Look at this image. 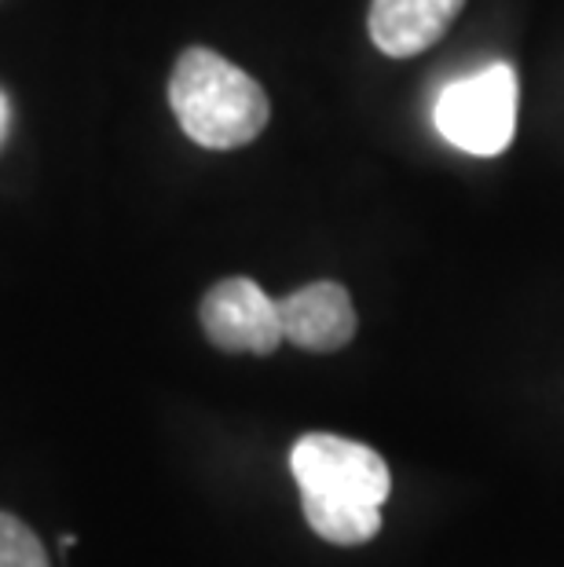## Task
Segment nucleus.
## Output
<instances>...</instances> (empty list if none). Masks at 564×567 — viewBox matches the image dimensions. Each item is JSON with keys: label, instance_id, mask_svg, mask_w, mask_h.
<instances>
[{"label": "nucleus", "instance_id": "nucleus-1", "mask_svg": "<svg viewBox=\"0 0 564 567\" xmlns=\"http://www.w3.org/2000/svg\"><path fill=\"white\" fill-rule=\"evenodd\" d=\"M170 103L180 128L198 147L235 151L254 143L271 117L264 89L209 48H187L170 78Z\"/></svg>", "mask_w": 564, "mask_h": 567}, {"label": "nucleus", "instance_id": "nucleus-2", "mask_svg": "<svg viewBox=\"0 0 564 567\" xmlns=\"http://www.w3.org/2000/svg\"><path fill=\"white\" fill-rule=\"evenodd\" d=\"M433 122L440 136L476 158H495L517 132V74L506 63H491L470 78L451 81L440 92Z\"/></svg>", "mask_w": 564, "mask_h": 567}, {"label": "nucleus", "instance_id": "nucleus-3", "mask_svg": "<svg viewBox=\"0 0 564 567\" xmlns=\"http://www.w3.org/2000/svg\"><path fill=\"white\" fill-rule=\"evenodd\" d=\"M290 473L301 487V498L319 502H367L386 505L392 476L386 457L370 451L367 443L311 432L290 451Z\"/></svg>", "mask_w": 564, "mask_h": 567}, {"label": "nucleus", "instance_id": "nucleus-4", "mask_svg": "<svg viewBox=\"0 0 564 567\" xmlns=\"http://www.w3.org/2000/svg\"><path fill=\"white\" fill-rule=\"evenodd\" d=\"M202 330L221 352L271 355L283 344L279 300H271L257 282L224 279L202 297Z\"/></svg>", "mask_w": 564, "mask_h": 567}, {"label": "nucleus", "instance_id": "nucleus-5", "mask_svg": "<svg viewBox=\"0 0 564 567\" xmlns=\"http://www.w3.org/2000/svg\"><path fill=\"white\" fill-rule=\"evenodd\" d=\"M283 341L305 352H338L356 337V308L338 282H311L279 300Z\"/></svg>", "mask_w": 564, "mask_h": 567}, {"label": "nucleus", "instance_id": "nucleus-6", "mask_svg": "<svg viewBox=\"0 0 564 567\" xmlns=\"http://www.w3.org/2000/svg\"><path fill=\"white\" fill-rule=\"evenodd\" d=\"M465 0H370V41L392 59L433 48Z\"/></svg>", "mask_w": 564, "mask_h": 567}, {"label": "nucleus", "instance_id": "nucleus-7", "mask_svg": "<svg viewBox=\"0 0 564 567\" xmlns=\"http://www.w3.org/2000/svg\"><path fill=\"white\" fill-rule=\"evenodd\" d=\"M305 520L322 542L334 546H363L381 530V505L367 502H319L301 498Z\"/></svg>", "mask_w": 564, "mask_h": 567}, {"label": "nucleus", "instance_id": "nucleus-8", "mask_svg": "<svg viewBox=\"0 0 564 567\" xmlns=\"http://www.w3.org/2000/svg\"><path fill=\"white\" fill-rule=\"evenodd\" d=\"M0 567H52L41 538L11 513H0Z\"/></svg>", "mask_w": 564, "mask_h": 567}, {"label": "nucleus", "instance_id": "nucleus-9", "mask_svg": "<svg viewBox=\"0 0 564 567\" xmlns=\"http://www.w3.org/2000/svg\"><path fill=\"white\" fill-rule=\"evenodd\" d=\"M8 95L0 92V143H4V136H8Z\"/></svg>", "mask_w": 564, "mask_h": 567}, {"label": "nucleus", "instance_id": "nucleus-10", "mask_svg": "<svg viewBox=\"0 0 564 567\" xmlns=\"http://www.w3.org/2000/svg\"><path fill=\"white\" fill-rule=\"evenodd\" d=\"M59 546H63V549H74V546H78V538H74V535H63V538H59Z\"/></svg>", "mask_w": 564, "mask_h": 567}]
</instances>
